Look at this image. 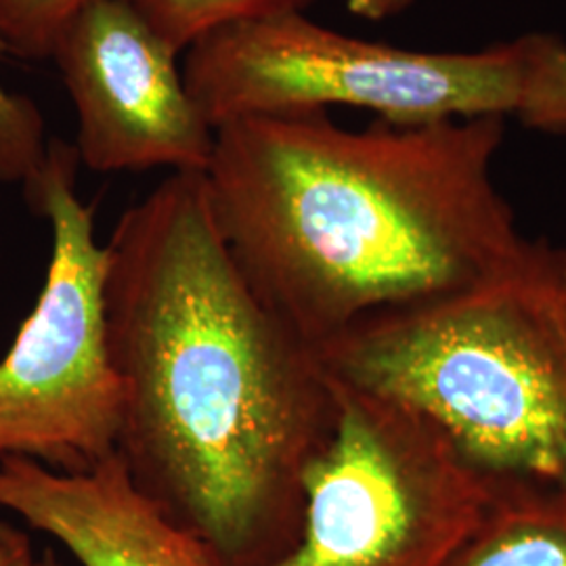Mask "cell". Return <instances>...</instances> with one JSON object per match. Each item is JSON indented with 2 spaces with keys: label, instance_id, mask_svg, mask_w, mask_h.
Returning a JSON list of instances; mask_svg holds the SVG:
<instances>
[{
  "label": "cell",
  "instance_id": "1",
  "mask_svg": "<svg viewBox=\"0 0 566 566\" xmlns=\"http://www.w3.org/2000/svg\"><path fill=\"white\" fill-rule=\"evenodd\" d=\"M105 248L116 453L130 481L219 565L277 563L338 411L317 346L243 277L202 172L168 175Z\"/></svg>",
  "mask_w": 566,
  "mask_h": 566
},
{
  "label": "cell",
  "instance_id": "2",
  "mask_svg": "<svg viewBox=\"0 0 566 566\" xmlns=\"http://www.w3.org/2000/svg\"><path fill=\"white\" fill-rule=\"evenodd\" d=\"M506 116L353 130L325 109L214 130L203 182L243 277L315 346L376 311L451 296L528 254L493 181Z\"/></svg>",
  "mask_w": 566,
  "mask_h": 566
},
{
  "label": "cell",
  "instance_id": "3",
  "mask_svg": "<svg viewBox=\"0 0 566 566\" xmlns=\"http://www.w3.org/2000/svg\"><path fill=\"white\" fill-rule=\"evenodd\" d=\"M566 250L533 240L506 273L390 306L317 346L327 374L416 411L486 476L566 493Z\"/></svg>",
  "mask_w": 566,
  "mask_h": 566
},
{
  "label": "cell",
  "instance_id": "4",
  "mask_svg": "<svg viewBox=\"0 0 566 566\" xmlns=\"http://www.w3.org/2000/svg\"><path fill=\"white\" fill-rule=\"evenodd\" d=\"M187 91L214 130L264 114L364 107L395 124L514 116L521 39L472 53L411 51L285 13L238 21L187 49Z\"/></svg>",
  "mask_w": 566,
  "mask_h": 566
},
{
  "label": "cell",
  "instance_id": "5",
  "mask_svg": "<svg viewBox=\"0 0 566 566\" xmlns=\"http://www.w3.org/2000/svg\"><path fill=\"white\" fill-rule=\"evenodd\" d=\"M334 385L336 422L304 472L298 537L269 566H449L500 481L416 411Z\"/></svg>",
  "mask_w": 566,
  "mask_h": 566
},
{
  "label": "cell",
  "instance_id": "6",
  "mask_svg": "<svg viewBox=\"0 0 566 566\" xmlns=\"http://www.w3.org/2000/svg\"><path fill=\"white\" fill-rule=\"evenodd\" d=\"M78 166L76 147L51 142L23 185L28 203L51 224V259L34 311L0 359V458L70 474L114 455L122 422L105 319L109 254L76 191Z\"/></svg>",
  "mask_w": 566,
  "mask_h": 566
},
{
  "label": "cell",
  "instance_id": "7",
  "mask_svg": "<svg viewBox=\"0 0 566 566\" xmlns=\"http://www.w3.org/2000/svg\"><path fill=\"white\" fill-rule=\"evenodd\" d=\"M179 53L135 0H97L61 28L51 60L76 109V154L93 172H203L214 128L191 99Z\"/></svg>",
  "mask_w": 566,
  "mask_h": 566
},
{
  "label": "cell",
  "instance_id": "8",
  "mask_svg": "<svg viewBox=\"0 0 566 566\" xmlns=\"http://www.w3.org/2000/svg\"><path fill=\"white\" fill-rule=\"evenodd\" d=\"M0 507L60 542L82 566H221L143 495L118 453L76 474L4 455Z\"/></svg>",
  "mask_w": 566,
  "mask_h": 566
},
{
  "label": "cell",
  "instance_id": "9",
  "mask_svg": "<svg viewBox=\"0 0 566 566\" xmlns=\"http://www.w3.org/2000/svg\"><path fill=\"white\" fill-rule=\"evenodd\" d=\"M449 566H566V493L500 481Z\"/></svg>",
  "mask_w": 566,
  "mask_h": 566
},
{
  "label": "cell",
  "instance_id": "10",
  "mask_svg": "<svg viewBox=\"0 0 566 566\" xmlns=\"http://www.w3.org/2000/svg\"><path fill=\"white\" fill-rule=\"evenodd\" d=\"M177 53L208 32L238 21L304 13L315 0H135Z\"/></svg>",
  "mask_w": 566,
  "mask_h": 566
},
{
  "label": "cell",
  "instance_id": "11",
  "mask_svg": "<svg viewBox=\"0 0 566 566\" xmlns=\"http://www.w3.org/2000/svg\"><path fill=\"white\" fill-rule=\"evenodd\" d=\"M523 84L514 116L528 128L566 135V42L552 34H526Z\"/></svg>",
  "mask_w": 566,
  "mask_h": 566
},
{
  "label": "cell",
  "instance_id": "12",
  "mask_svg": "<svg viewBox=\"0 0 566 566\" xmlns=\"http://www.w3.org/2000/svg\"><path fill=\"white\" fill-rule=\"evenodd\" d=\"M97 0H0V46L18 57H51L61 28Z\"/></svg>",
  "mask_w": 566,
  "mask_h": 566
},
{
  "label": "cell",
  "instance_id": "13",
  "mask_svg": "<svg viewBox=\"0 0 566 566\" xmlns=\"http://www.w3.org/2000/svg\"><path fill=\"white\" fill-rule=\"evenodd\" d=\"M42 130L41 116L28 99L15 97L0 109V182L25 185L36 175L49 149Z\"/></svg>",
  "mask_w": 566,
  "mask_h": 566
},
{
  "label": "cell",
  "instance_id": "14",
  "mask_svg": "<svg viewBox=\"0 0 566 566\" xmlns=\"http://www.w3.org/2000/svg\"><path fill=\"white\" fill-rule=\"evenodd\" d=\"M32 558L30 539L20 528L0 523V566H25Z\"/></svg>",
  "mask_w": 566,
  "mask_h": 566
},
{
  "label": "cell",
  "instance_id": "15",
  "mask_svg": "<svg viewBox=\"0 0 566 566\" xmlns=\"http://www.w3.org/2000/svg\"><path fill=\"white\" fill-rule=\"evenodd\" d=\"M416 0H344L346 9L367 21H385L405 13Z\"/></svg>",
  "mask_w": 566,
  "mask_h": 566
},
{
  "label": "cell",
  "instance_id": "16",
  "mask_svg": "<svg viewBox=\"0 0 566 566\" xmlns=\"http://www.w3.org/2000/svg\"><path fill=\"white\" fill-rule=\"evenodd\" d=\"M25 566H61V563L55 558V554H53L51 549H46V552H44V556H41V558H36V556H34V558H32V560H30Z\"/></svg>",
  "mask_w": 566,
  "mask_h": 566
},
{
  "label": "cell",
  "instance_id": "17",
  "mask_svg": "<svg viewBox=\"0 0 566 566\" xmlns=\"http://www.w3.org/2000/svg\"><path fill=\"white\" fill-rule=\"evenodd\" d=\"M560 311H563V322H565L566 329V273L563 280V290H560Z\"/></svg>",
  "mask_w": 566,
  "mask_h": 566
},
{
  "label": "cell",
  "instance_id": "18",
  "mask_svg": "<svg viewBox=\"0 0 566 566\" xmlns=\"http://www.w3.org/2000/svg\"><path fill=\"white\" fill-rule=\"evenodd\" d=\"M0 53H2V46H0ZM2 95H4V93H2V88H0V97H2Z\"/></svg>",
  "mask_w": 566,
  "mask_h": 566
}]
</instances>
